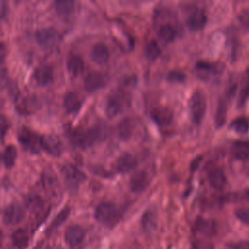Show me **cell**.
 I'll list each match as a JSON object with an SVG mask.
<instances>
[{"label": "cell", "mask_w": 249, "mask_h": 249, "mask_svg": "<svg viewBox=\"0 0 249 249\" xmlns=\"http://www.w3.org/2000/svg\"><path fill=\"white\" fill-rule=\"evenodd\" d=\"M108 129L104 124H97L86 130H74L71 133V141L81 149L91 147L96 142L106 138Z\"/></svg>", "instance_id": "cell-1"}, {"label": "cell", "mask_w": 249, "mask_h": 249, "mask_svg": "<svg viewBox=\"0 0 249 249\" xmlns=\"http://www.w3.org/2000/svg\"><path fill=\"white\" fill-rule=\"evenodd\" d=\"M189 109L192 122L196 124H199L206 112V99L201 91L196 90L192 94L189 101Z\"/></svg>", "instance_id": "cell-2"}, {"label": "cell", "mask_w": 249, "mask_h": 249, "mask_svg": "<svg viewBox=\"0 0 249 249\" xmlns=\"http://www.w3.org/2000/svg\"><path fill=\"white\" fill-rule=\"evenodd\" d=\"M60 171L65 184L70 189H77L87 178L83 171L71 163H65Z\"/></svg>", "instance_id": "cell-3"}, {"label": "cell", "mask_w": 249, "mask_h": 249, "mask_svg": "<svg viewBox=\"0 0 249 249\" xmlns=\"http://www.w3.org/2000/svg\"><path fill=\"white\" fill-rule=\"evenodd\" d=\"M18 139L21 146L28 152L32 154H38L41 147V137H39L36 133L30 131L29 129L22 127L19 129L18 133Z\"/></svg>", "instance_id": "cell-4"}, {"label": "cell", "mask_w": 249, "mask_h": 249, "mask_svg": "<svg viewBox=\"0 0 249 249\" xmlns=\"http://www.w3.org/2000/svg\"><path fill=\"white\" fill-rule=\"evenodd\" d=\"M35 39L40 46L44 48H51L59 42L60 35L56 29L47 27L39 29L35 34Z\"/></svg>", "instance_id": "cell-5"}, {"label": "cell", "mask_w": 249, "mask_h": 249, "mask_svg": "<svg viewBox=\"0 0 249 249\" xmlns=\"http://www.w3.org/2000/svg\"><path fill=\"white\" fill-rule=\"evenodd\" d=\"M117 215V208L111 202H101L94 210V218L103 224H109Z\"/></svg>", "instance_id": "cell-6"}, {"label": "cell", "mask_w": 249, "mask_h": 249, "mask_svg": "<svg viewBox=\"0 0 249 249\" xmlns=\"http://www.w3.org/2000/svg\"><path fill=\"white\" fill-rule=\"evenodd\" d=\"M24 218V209L18 203L8 205L3 212V221L8 225H16Z\"/></svg>", "instance_id": "cell-7"}, {"label": "cell", "mask_w": 249, "mask_h": 249, "mask_svg": "<svg viewBox=\"0 0 249 249\" xmlns=\"http://www.w3.org/2000/svg\"><path fill=\"white\" fill-rule=\"evenodd\" d=\"M196 75L202 80H208L210 77L217 76L221 73L222 68L218 63L208 61H197L196 64Z\"/></svg>", "instance_id": "cell-8"}, {"label": "cell", "mask_w": 249, "mask_h": 249, "mask_svg": "<svg viewBox=\"0 0 249 249\" xmlns=\"http://www.w3.org/2000/svg\"><path fill=\"white\" fill-rule=\"evenodd\" d=\"M41 147L48 154L58 157L61 154V143L57 136L53 134H45L41 136Z\"/></svg>", "instance_id": "cell-9"}, {"label": "cell", "mask_w": 249, "mask_h": 249, "mask_svg": "<svg viewBox=\"0 0 249 249\" xmlns=\"http://www.w3.org/2000/svg\"><path fill=\"white\" fill-rule=\"evenodd\" d=\"M150 185V178L146 171L139 170L132 174L129 180L130 190L134 193H141L145 191Z\"/></svg>", "instance_id": "cell-10"}, {"label": "cell", "mask_w": 249, "mask_h": 249, "mask_svg": "<svg viewBox=\"0 0 249 249\" xmlns=\"http://www.w3.org/2000/svg\"><path fill=\"white\" fill-rule=\"evenodd\" d=\"M85 237V231L81 226L73 225L67 228L65 233H64V239L66 244L70 248L77 247Z\"/></svg>", "instance_id": "cell-11"}, {"label": "cell", "mask_w": 249, "mask_h": 249, "mask_svg": "<svg viewBox=\"0 0 249 249\" xmlns=\"http://www.w3.org/2000/svg\"><path fill=\"white\" fill-rule=\"evenodd\" d=\"M34 81L40 86H47L53 81V70L48 64H42L35 68L33 72Z\"/></svg>", "instance_id": "cell-12"}, {"label": "cell", "mask_w": 249, "mask_h": 249, "mask_svg": "<svg viewBox=\"0 0 249 249\" xmlns=\"http://www.w3.org/2000/svg\"><path fill=\"white\" fill-rule=\"evenodd\" d=\"M206 20L207 18L205 13L202 10H196L188 17L186 24L190 30L197 31L204 27V25L206 24Z\"/></svg>", "instance_id": "cell-13"}, {"label": "cell", "mask_w": 249, "mask_h": 249, "mask_svg": "<svg viewBox=\"0 0 249 249\" xmlns=\"http://www.w3.org/2000/svg\"><path fill=\"white\" fill-rule=\"evenodd\" d=\"M151 118L159 125H167L171 123L173 119V113L170 109L166 107H158L154 108L151 113Z\"/></svg>", "instance_id": "cell-14"}, {"label": "cell", "mask_w": 249, "mask_h": 249, "mask_svg": "<svg viewBox=\"0 0 249 249\" xmlns=\"http://www.w3.org/2000/svg\"><path fill=\"white\" fill-rule=\"evenodd\" d=\"M104 85H105L104 77L97 72H92L88 74L84 80V87L88 92H93L103 88Z\"/></svg>", "instance_id": "cell-15"}, {"label": "cell", "mask_w": 249, "mask_h": 249, "mask_svg": "<svg viewBox=\"0 0 249 249\" xmlns=\"http://www.w3.org/2000/svg\"><path fill=\"white\" fill-rule=\"evenodd\" d=\"M137 165V160L135 156L130 153L122 154L117 160V169L119 172H128Z\"/></svg>", "instance_id": "cell-16"}, {"label": "cell", "mask_w": 249, "mask_h": 249, "mask_svg": "<svg viewBox=\"0 0 249 249\" xmlns=\"http://www.w3.org/2000/svg\"><path fill=\"white\" fill-rule=\"evenodd\" d=\"M90 58L97 64H104L109 59V50L103 43L95 44L90 52Z\"/></svg>", "instance_id": "cell-17"}, {"label": "cell", "mask_w": 249, "mask_h": 249, "mask_svg": "<svg viewBox=\"0 0 249 249\" xmlns=\"http://www.w3.org/2000/svg\"><path fill=\"white\" fill-rule=\"evenodd\" d=\"M39 108V100L35 95L26 96L17 104V110L21 114H31Z\"/></svg>", "instance_id": "cell-18"}, {"label": "cell", "mask_w": 249, "mask_h": 249, "mask_svg": "<svg viewBox=\"0 0 249 249\" xmlns=\"http://www.w3.org/2000/svg\"><path fill=\"white\" fill-rule=\"evenodd\" d=\"M208 182L216 190H222L226 183L227 177L221 168H213L208 172Z\"/></svg>", "instance_id": "cell-19"}, {"label": "cell", "mask_w": 249, "mask_h": 249, "mask_svg": "<svg viewBox=\"0 0 249 249\" xmlns=\"http://www.w3.org/2000/svg\"><path fill=\"white\" fill-rule=\"evenodd\" d=\"M82 105L80 97L75 92H67L63 96V106L68 113H76Z\"/></svg>", "instance_id": "cell-20"}, {"label": "cell", "mask_w": 249, "mask_h": 249, "mask_svg": "<svg viewBox=\"0 0 249 249\" xmlns=\"http://www.w3.org/2000/svg\"><path fill=\"white\" fill-rule=\"evenodd\" d=\"M121 110H122V104L117 96L111 95L106 99L105 105H104V112L108 118L112 119L116 117L117 115H119Z\"/></svg>", "instance_id": "cell-21"}, {"label": "cell", "mask_w": 249, "mask_h": 249, "mask_svg": "<svg viewBox=\"0 0 249 249\" xmlns=\"http://www.w3.org/2000/svg\"><path fill=\"white\" fill-rule=\"evenodd\" d=\"M195 231L200 234L211 236L216 232V224L212 220L198 219L196 222Z\"/></svg>", "instance_id": "cell-22"}, {"label": "cell", "mask_w": 249, "mask_h": 249, "mask_svg": "<svg viewBox=\"0 0 249 249\" xmlns=\"http://www.w3.org/2000/svg\"><path fill=\"white\" fill-rule=\"evenodd\" d=\"M133 122L130 118H124L118 124V135L123 140H128L133 133Z\"/></svg>", "instance_id": "cell-23"}, {"label": "cell", "mask_w": 249, "mask_h": 249, "mask_svg": "<svg viewBox=\"0 0 249 249\" xmlns=\"http://www.w3.org/2000/svg\"><path fill=\"white\" fill-rule=\"evenodd\" d=\"M232 154L236 160H242L249 157V140H237L232 144Z\"/></svg>", "instance_id": "cell-24"}, {"label": "cell", "mask_w": 249, "mask_h": 249, "mask_svg": "<svg viewBox=\"0 0 249 249\" xmlns=\"http://www.w3.org/2000/svg\"><path fill=\"white\" fill-rule=\"evenodd\" d=\"M249 97V68L246 69L244 75L242 77L241 88L239 90V94L237 97V107L241 108L245 105L247 99Z\"/></svg>", "instance_id": "cell-25"}, {"label": "cell", "mask_w": 249, "mask_h": 249, "mask_svg": "<svg viewBox=\"0 0 249 249\" xmlns=\"http://www.w3.org/2000/svg\"><path fill=\"white\" fill-rule=\"evenodd\" d=\"M66 67H67V70L70 74H72L73 76H76V75H79L83 71L84 61L81 58V56L76 55V54H72L67 58Z\"/></svg>", "instance_id": "cell-26"}, {"label": "cell", "mask_w": 249, "mask_h": 249, "mask_svg": "<svg viewBox=\"0 0 249 249\" xmlns=\"http://www.w3.org/2000/svg\"><path fill=\"white\" fill-rule=\"evenodd\" d=\"M12 242L18 249H25L28 244V233L23 229L16 230L11 236Z\"/></svg>", "instance_id": "cell-27"}, {"label": "cell", "mask_w": 249, "mask_h": 249, "mask_svg": "<svg viewBox=\"0 0 249 249\" xmlns=\"http://www.w3.org/2000/svg\"><path fill=\"white\" fill-rule=\"evenodd\" d=\"M141 226L147 233H152L157 230V220L154 212L148 210L143 214L141 218Z\"/></svg>", "instance_id": "cell-28"}, {"label": "cell", "mask_w": 249, "mask_h": 249, "mask_svg": "<svg viewBox=\"0 0 249 249\" xmlns=\"http://www.w3.org/2000/svg\"><path fill=\"white\" fill-rule=\"evenodd\" d=\"M159 38L166 43L172 42L176 36V31L174 27L170 24H163L158 30Z\"/></svg>", "instance_id": "cell-29"}, {"label": "cell", "mask_w": 249, "mask_h": 249, "mask_svg": "<svg viewBox=\"0 0 249 249\" xmlns=\"http://www.w3.org/2000/svg\"><path fill=\"white\" fill-rule=\"evenodd\" d=\"M227 120V103L225 100H220L216 114H215V124L217 127H222Z\"/></svg>", "instance_id": "cell-30"}, {"label": "cell", "mask_w": 249, "mask_h": 249, "mask_svg": "<svg viewBox=\"0 0 249 249\" xmlns=\"http://www.w3.org/2000/svg\"><path fill=\"white\" fill-rule=\"evenodd\" d=\"M230 127L233 129L236 133L246 134L249 130V122L246 118L239 117L231 123Z\"/></svg>", "instance_id": "cell-31"}, {"label": "cell", "mask_w": 249, "mask_h": 249, "mask_svg": "<svg viewBox=\"0 0 249 249\" xmlns=\"http://www.w3.org/2000/svg\"><path fill=\"white\" fill-rule=\"evenodd\" d=\"M17 159V150L15 148V146L13 145H9L5 148L4 153H3V163L7 168H10L14 165L15 160Z\"/></svg>", "instance_id": "cell-32"}, {"label": "cell", "mask_w": 249, "mask_h": 249, "mask_svg": "<svg viewBox=\"0 0 249 249\" xmlns=\"http://www.w3.org/2000/svg\"><path fill=\"white\" fill-rule=\"evenodd\" d=\"M75 9V3L71 0H59L55 2V10L60 15H69Z\"/></svg>", "instance_id": "cell-33"}, {"label": "cell", "mask_w": 249, "mask_h": 249, "mask_svg": "<svg viewBox=\"0 0 249 249\" xmlns=\"http://www.w3.org/2000/svg\"><path fill=\"white\" fill-rule=\"evenodd\" d=\"M145 54L150 60H156L160 54V49L158 43L154 40L150 41L145 48Z\"/></svg>", "instance_id": "cell-34"}, {"label": "cell", "mask_w": 249, "mask_h": 249, "mask_svg": "<svg viewBox=\"0 0 249 249\" xmlns=\"http://www.w3.org/2000/svg\"><path fill=\"white\" fill-rule=\"evenodd\" d=\"M26 206L30 211H39L41 210V208L43 207V201L41 199L40 196H35V195H31L26 198Z\"/></svg>", "instance_id": "cell-35"}, {"label": "cell", "mask_w": 249, "mask_h": 249, "mask_svg": "<svg viewBox=\"0 0 249 249\" xmlns=\"http://www.w3.org/2000/svg\"><path fill=\"white\" fill-rule=\"evenodd\" d=\"M69 211H70V210H69L68 207H65L64 209H62V210L56 215V217L53 220V222L51 223V225H50L48 231H53V230L56 229L57 227H59V226L66 220V218L68 217Z\"/></svg>", "instance_id": "cell-36"}, {"label": "cell", "mask_w": 249, "mask_h": 249, "mask_svg": "<svg viewBox=\"0 0 249 249\" xmlns=\"http://www.w3.org/2000/svg\"><path fill=\"white\" fill-rule=\"evenodd\" d=\"M235 217L243 224L249 226V208H244L240 207L237 208L234 212Z\"/></svg>", "instance_id": "cell-37"}, {"label": "cell", "mask_w": 249, "mask_h": 249, "mask_svg": "<svg viewBox=\"0 0 249 249\" xmlns=\"http://www.w3.org/2000/svg\"><path fill=\"white\" fill-rule=\"evenodd\" d=\"M167 80L171 82H183L185 80V75L179 71H171L167 75Z\"/></svg>", "instance_id": "cell-38"}, {"label": "cell", "mask_w": 249, "mask_h": 249, "mask_svg": "<svg viewBox=\"0 0 249 249\" xmlns=\"http://www.w3.org/2000/svg\"><path fill=\"white\" fill-rule=\"evenodd\" d=\"M230 249H249V240H241L228 244Z\"/></svg>", "instance_id": "cell-39"}, {"label": "cell", "mask_w": 249, "mask_h": 249, "mask_svg": "<svg viewBox=\"0 0 249 249\" xmlns=\"http://www.w3.org/2000/svg\"><path fill=\"white\" fill-rule=\"evenodd\" d=\"M240 20L243 25L249 27V11H244L240 15Z\"/></svg>", "instance_id": "cell-40"}, {"label": "cell", "mask_w": 249, "mask_h": 249, "mask_svg": "<svg viewBox=\"0 0 249 249\" xmlns=\"http://www.w3.org/2000/svg\"><path fill=\"white\" fill-rule=\"evenodd\" d=\"M9 127V124H8V121L6 120V118L4 116L1 117V131H2V138H4V135L7 131Z\"/></svg>", "instance_id": "cell-41"}, {"label": "cell", "mask_w": 249, "mask_h": 249, "mask_svg": "<svg viewBox=\"0 0 249 249\" xmlns=\"http://www.w3.org/2000/svg\"><path fill=\"white\" fill-rule=\"evenodd\" d=\"M202 160V157H201V156H199V157L196 158V159L193 160L192 165H191L192 170H196V169L197 168V166L199 165V162H200V160Z\"/></svg>", "instance_id": "cell-42"}, {"label": "cell", "mask_w": 249, "mask_h": 249, "mask_svg": "<svg viewBox=\"0 0 249 249\" xmlns=\"http://www.w3.org/2000/svg\"><path fill=\"white\" fill-rule=\"evenodd\" d=\"M47 249H59L58 247H55V246H51V247H48Z\"/></svg>", "instance_id": "cell-43"}]
</instances>
